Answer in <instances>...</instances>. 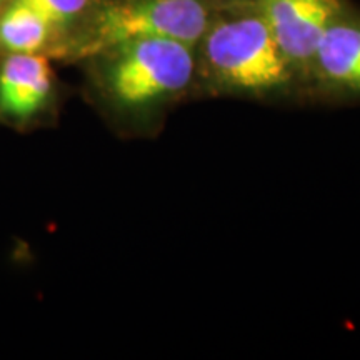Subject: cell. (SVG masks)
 Segmentation results:
<instances>
[{
  "instance_id": "7",
  "label": "cell",
  "mask_w": 360,
  "mask_h": 360,
  "mask_svg": "<svg viewBox=\"0 0 360 360\" xmlns=\"http://www.w3.org/2000/svg\"><path fill=\"white\" fill-rule=\"evenodd\" d=\"M60 37L47 20L20 0H8L0 11V51L4 53H44Z\"/></svg>"
},
{
  "instance_id": "1",
  "label": "cell",
  "mask_w": 360,
  "mask_h": 360,
  "mask_svg": "<svg viewBox=\"0 0 360 360\" xmlns=\"http://www.w3.org/2000/svg\"><path fill=\"white\" fill-rule=\"evenodd\" d=\"M210 75L229 89L265 92L290 77V64L259 13L210 22L202 37Z\"/></svg>"
},
{
  "instance_id": "6",
  "label": "cell",
  "mask_w": 360,
  "mask_h": 360,
  "mask_svg": "<svg viewBox=\"0 0 360 360\" xmlns=\"http://www.w3.org/2000/svg\"><path fill=\"white\" fill-rule=\"evenodd\" d=\"M312 64L326 82L360 94L359 22H332L315 51Z\"/></svg>"
},
{
  "instance_id": "2",
  "label": "cell",
  "mask_w": 360,
  "mask_h": 360,
  "mask_svg": "<svg viewBox=\"0 0 360 360\" xmlns=\"http://www.w3.org/2000/svg\"><path fill=\"white\" fill-rule=\"evenodd\" d=\"M210 22L209 7L202 0H120L97 12L79 51L96 53L148 37L195 47Z\"/></svg>"
},
{
  "instance_id": "5",
  "label": "cell",
  "mask_w": 360,
  "mask_h": 360,
  "mask_svg": "<svg viewBox=\"0 0 360 360\" xmlns=\"http://www.w3.org/2000/svg\"><path fill=\"white\" fill-rule=\"evenodd\" d=\"M52 67L44 53H7L0 65V114L29 120L49 102Z\"/></svg>"
},
{
  "instance_id": "8",
  "label": "cell",
  "mask_w": 360,
  "mask_h": 360,
  "mask_svg": "<svg viewBox=\"0 0 360 360\" xmlns=\"http://www.w3.org/2000/svg\"><path fill=\"white\" fill-rule=\"evenodd\" d=\"M39 12L58 35L82 19L92 6V0H20Z\"/></svg>"
},
{
  "instance_id": "4",
  "label": "cell",
  "mask_w": 360,
  "mask_h": 360,
  "mask_svg": "<svg viewBox=\"0 0 360 360\" xmlns=\"http://www.w3.org/2000/svg\"><path fill=\"white\" fill-rule=\"evenodd\" d=\"M254 4L290 65L314 60L323 34L340 12L339 0H255Z\"/></svg>"
},
{
  "instance_id": "3",
  "label": "cell",
  "mask_w": 360,
  "mask_h": 360,
  "mask_svg": "<svg viewBox=\"0 0 360 360\" xmlns=\"http://www.w3.org/2000/svg\"><path fill=\"white\" fill-rule=\"evenodd\" d=\"M112 51L107 85L114 101L130 109L180 92L195 70L192 47L179 40L137 39Z\"/></svg>"
},
{
  "instance_id": "9",
  "label": "cell",
  "mask_w": 360,
  "mask_h": 360,
  "mask_svg": "<svg viewBox=\"0 0 360 360\" xmlns=\"http://www.w3.org/2000/svg\"><path fill=\"white\" fill-rule=\"evenodd\" d=\"M255 2V0H231V4H250Z\"/></svg>"
},
{
  "instance_id": "10",
  "label": "cell",
  "mask_w": 360,
  "mask_h": 360,
  "mask_svg": "<svg viewBox=\"0 0 360 360\" xmlns=\"http://www.w3.org/2000/svg\"><path fill=\"white\" fill-rule=\"evenodd\" d=\"M7 4H8V0H0V11H2V8L6 7Z\"/></svg>"
}]
</instances>
